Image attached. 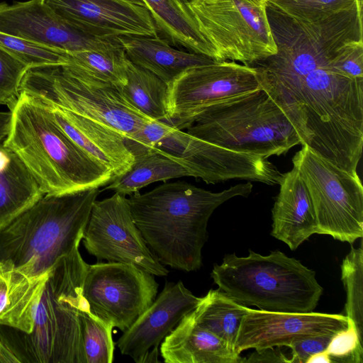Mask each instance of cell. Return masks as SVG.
<instances>
[{
  "instance_id": "9c48e42d",
  "label": "cell",
  "mask_w": 363,
  "mask_h": 363,
  "mask_svg": "<svg viewBox=\"0 0 363 363\" xmlns=\"http://www.w3.org/2000/svg\"><path fill=\"white\" fill-rule=\"evenodd\" d=\"M267 5L268 0H189L216 61H238L248 66L277 52Z\"/></svg>"
},
{
  "instance_id": "ac0fdd59",
  "label": "cell",
  "mask_w": 363,
  "mask_h": 363,
  "mask_svg": "<svg viewBox=\"0 0 363 363\" xmlns=\"http://www.w3.org/2000/svg\"><path fill=\"white\" fill-rule=\"evenodd\" d=\"M191 177L208 184L230 179H244L268 185L279 184L283 173L267 158L229 150L187 133L179 156Z\"/></svg>"
},
{
  "instance_id": "5b68a950",
  "label": "cell",
  "mask_w": 363,
  "mask_h": 363,
  "mask_svg": "<svg viewBox=\"0 0 363 363\" xmlns=\"http://www.w3.org/2000/svg\"><path fill=\"white\" fill-rule=\"evenodd\" d=\"M211 277L218 289L245 306L261 310L309 313L318 305L323 288L315 272L279 250L247 257L227 254L214 264Z\"/></svg>"
},
{
  "instance_id": "8992f818",
  "label": "cell",
  "mask_w": 363,
  "mask_h": 363,
  "mask_svg": "<svg viewBox=\"0 0 363 363\" xmlns=\"http://www.w3.org/2000/svg\"><path fill=\"white\" fill-rule=\"evenodd\" d=\"M88 265L77 246L47 272L32 332L24 333L30 363H85L80 312Z\"/></svg>"
},
{
  "instance_id": "4fadbf2b",
  "label": "cell",
  "mask_w": 363,
  "mask_h": 363,
  "mask_svg": "<svg viewBox=\"0 0 363 363\" xmlns=\"http://www.w3.org/2000/svg\"><path fill=\"white\" fill-rule=\"evenodd\" d=\"M82 240L98 261L131 264L158 277L168 274L144 240L124 195L115 193L94 202Z\"/></svg>"
},
{
  "instance_id": "f546056e",
  "label": "cell",
  "mask_w": 363,
  "mask_h": 363,
  "mask_svg": "<svg viewBox=\"0 0 363 363\" xmlns=\"http://www.w3.org/2000/svg\"><path fill=\"white\" fill-rule=\"evenodd\" d=\"M80 322L85 363H111L115 349L113 326L95 315L88 303L80 312Z\"/></svg>"
},
{
  "instance_id": "277c9868",
  "label": "cell",
  "mask_w": 363,
  "mask_h": 363,
  "mask_svg": "<svg viewBox=\"0 0 363 363\" xmlns=\"http://www.w3.org/2000/svg\"><path fill=\"white\" fill-rule=\"evenodd\" d=\"M99 193L90 188L44 194L0 230V264L31 277L45 274L79 246Z\"/></svg>"
},
{
  "instance_id": "d6a6232c",
  "label": "cell",
  "mask_w": 363,
  "mask_h": 363,
  "mask_svg": "<svg viewBox=\"0 0 363 363\" xmlns=\"http://www.w3.org/2000/svg\"><path fill=\"white\" fill-rule=\"evenodd\" d=\"M285 14L302 21H315L347 10L357 0H268Z\"/></svg>"
},
{
  "instance_id": "603a6c76",
  "label": "cell",
  "mask_w": 363,
  "mask_h": 363,
  "mask_svg": "<svg viewBox=\"0 0 363 363\" xmlns=\"http://www.w3.org/2000/svg\"><path fill=\"white\" fill-rule=\"evenodd\" d=\"M45 194L18 155L0 143V230Z\"/></svg>"
},
{
  "instance_id": "30bf717a",
  "label": "cell",
  "mask_w": 363,
  "mask_h": 363,
  "mask_svg": "<svg viewBox=\"0 0 363 363\" xmlns=\"http://www.w3.org/2000/svg\"><path fill=\"white\" fill-rule=\"evenodd\" d=\"M313 202L319 234L353 244L363 236V188L353 175L306 145L292 158Z\"/></svg>"
},
{
  "instance_id": "60d3db41",
  "label": "cell",
  "mask_w": 363,
  "mask_h": 363,
  "mask_svg": "<svg viewBox=\"0 0 363 363\" xmlns=\"http://www.w3.org/2000/svg\"><path fill=\"white\" fill-rule=\"evenodd\" d=\"M331 363V360L325 351L315 354L310 357L306 363Z\"/></svg>"
},
{
  "instance_id": "e0dca14e",
  "label": "cell",
  "mask_w": 363,
  "mask_h": 363,
  "mask_svg": "<svg viewBox=\"0 0 363 363\" xmlns=\"http://www.w3.org/2000/svg\"><path fill=\"white\" fill-rule=\"evenodd\" d=\"M201 298L194 295L181 281L166 282L157 298L117 341L121 353L136 363H144L147 354L158 351L164 338L184 315L196 308Z\"/></svg>"
},
{
  "instance_id": "ffe728a7",
  "label": "cell",
  "mask_w": 363,
  "mask_h": 363,
  "mask_svg": "<svg viewBox=\"0 0 363 363\" xmlns=\"http://www.w3.org/2000/svg\"><path fill=\"white\" fill-rule=\"evenodd\" d=\"M272 214L271 235L295 250L313 234H319L308 189L296 168L285 174L279 184Z\"/></svg>"
},
{
  "instance_id": "8d00e7d4",
  "label": "cell",
  "mask_w": 363,
  "mask_h": 363,
  "mask_svg": "<svg viewBox=\"0 0 363 363\" xmlns=\"http://www.w3.org/2000/svg\"><path fill=\"white\" fill-rule=\"evenodd\" d=\"M335 65L349 77L363 79V38L347 43L337 55Z\"/></svg>"
},
{
  "instance_id": "5bb4252c",
  "label": "cell",
  "mask_w": 363,
  "mask_h": 363,
  "mask_svg": "<svg viewBox=\"0 0 363 363\" xmlns=\"http://www.w3.org/2000/svg\"><path fill=\"white\" fill-rule=\"evenodd\" d=\"M0 32L66 52L123 48L118 38L88 35L40 0L0 3Z\"/></svg>"
},
{
  "instance_id": "cb8c5ba5",
  "label": "cell",
  "mask_w": 363,
  "mask_h": 363,
  "mask_svg": "<svg viewBox=\"0 0 363 363\" xmlns=\"http://www.w3.org/2000/svg\"><path fill=\"white\" fill-rule=\"evenodd\" d=\"M47 272L31 277L0 264V324L32 332Z\"/></svg>"
},
{
  "instance_id": "44dd1931",
  "label": "cell",
  "mask_w": 363,
  "mask_h": 363,
  "mask_svg": "<svg viewBox=\"0 0 363 363\" xmlns=\"http://www.w3.org/2000/svg\"><path fill=\"white\" fill-rule=\"evenodd\" d=\"M166 363H240L224 340L200 325L194 310L184 315L160 345Z\"/></svg>"
},
{
  "instance_id": "8fae6325",
  "label": "cell",
  "mask_w": 363,
  "mask_h": 363,
  "mask_svg": "<svg viewBox=\"0 0 363 363\" xmlns=\"http://www.w3.org/2000/svg\"><path fill=\"white\" fill-rule=\"evenodd\" d=\"M262 89L255 67L213 61L189 68L168 84L167 123L186 129L209 107Z\"/></svg>"
},
{
  "instance_id": "7c38bea8",
  "label": "cell",
  "mask_w": 363,
  "mask_h": 363,
  "mask_svg": "<svg viewBox=\"0 0 363 363\" xmlns=\"http://www.w3.org/2000/svg\"><path fill=\"white\" fill-rule=\"evenodd\" d=\"M155 275L128 263L89 264L83 294L90 311L123 333L154 301L158 291Z\"/></svg>"
},
{
  "instance_id": "d6986e66",
  "label": "cell",
  "mask_w": 363,
  "mask_h": 363,
  "mask_svg": "<svg viewBox=\"0 0 363 363\" xmlns=\"http://www.w3.org/2000/svg\"><path fill=\"white\" fill-rule=\"evenodd\" d=\"M48 106L65 133L89 157L108 168L113 179L132 166L135 157L120 133L76 113Z\"/></svg>"
},
{
  "instance_id": "52a82bcc",
  "label": "cell",
  "mask_w": 363,
  "mask_h": 363,
  "mask_svg": "<svg viewBox=\"0 0 363 363\" xmlns=\"http://www.w3.org/2000/svg\"><path fill=\"white\" fill-rule=\"evenodd\" d=\"M186 133L229 150L266 158L285 154L301 144L292 124L262 89L209 107Z\"/></svg>"
},
{
  "instance_id": "7402d4cb",
  "label": "cell",
  "mask_w": 363,
  "mask_h": 363,
  "mask_svg": "<svg viewBox=\"0 0 363 363\" xmlns=\"http://www.w3.org/2000/svg\"><path fill=\"white\" fill-rule=\"evenodd\" d=\"M128 59L167 85L185 70L215 61L205 55L174 48L159 36L118 37Z\"/></svg>"
},
{
  "instance_id": "f1b7e54d",
  "label": "cell",
  "mask_w": 363,
  "mask_h": 363,
  "mask_svg": "<svg viewBox=\"0 0 363 363\" xmlns=\"http://www.w3.org/2000/svg\"><path fill=\"white\" fill-rule=\"evenodd\" d=\"M128 62L124 49L119 48L69 52L67 63L91 77L120 89L127 82Z\"/></svg>"
},
{
  "instance_id": "d4e9b609",
  "label": "cell",
  "mask_w": 363,
  "mask_h": 363,
  "mask_svg": "<svg viewBox=\"0 0 363 363\" xmlns=\"http://www.w3.org/2000/svg\"><path fill=\"white\" fill-rule=\"evenodd\" d=\"M155 21L158 36L173 46L205 55L216 61V54L201 33L189 0H142Z\"/></svg>"
},
{
  "instance_id": "74e56055",
  "label": "cell",
  "mask_w": 363,
  "mask_h": 363,
  "mask_svg": "<svg viewBox=\"0 0 363 363\" xmlns=\"http://www.w3.org/2000/svg\"><path fill=\"white\" fill-rule=\"evenodd\" d=\"M335 335H313L293 341L288 346L291 350V363H306L312 355L325 351Z\"/></svg>"
},
{
  "instance_id": "3957f363",
  "label": "cell",
  "mask_w": 363,
  "mask_h": 363,
  "mask_svg": "<svg viewBox=\"0 0 363 363\" xmlns=\"http://www.w3.org/2000/svg\"><path fill=\"white\" fill-rule=\"evenodd\" d=\"M9 131L4 144L21 159L45 194L99 188L113 179L65 133L50 107L21 91L11 106Z\"/></svg>"
},
{
  "instance_id": "e575fe53",
  "label": "cell",
  "mask_w": 363,
  "mask_h": 363,
  "mask_svg": "<svg viewBox=\"0 0 363 363\" xmlns=\"http://www.w3.org/2000/svg\"><path fill=\"white\" fill-rule=\"evenodd\" d=\"M348 320L347 328L333 336L325 350L331 362H363L362 340L353 322Z\"/></svg>"
},
{
  "instance_id": "836d02e7",
  "label": "cell",
  "mask_w": 363,
  "mask_h": 363,
  "mask_svg": "<svg viewBox=\"0 0 363 363\" xmlns=\"http://www.w3.org/2000/svg\"><path fill=\"white\" fill-rule=\"evenodd\" d=\"M28 69L26 64L0 46V105L9 108L16 102Z\"/></svg>"
},
{
  "instance_id": "ab89813d",
  "label": "cell",
  "mask_w": 363,
  "mask_h": 363,
  "mask_svg": "<svg viewBox=\"0 0 363 363\" xmlns=\"http://www.w3.org/2000/svg\"><path fill=\"white\" fill-rule=\"evenodd\" d=\"M11 111H0V143L6 137L11 125Z\"/></svg>"
},
{
  "instance_id": "4316f807",
  "label": "cell",
  "mask_w": 363,
  "mask_h": 363,
  "mask_svg": "<svg viewBox=\"0 0 363 363\" xmlns=\"http://www.w3.org/2000/svg\"><path fill=\"white\" fill-rule=\"evenodd\" d=\"M126 77V84L118 89L125 99L148 118L167 123L168 85L129 60Z\"/></svg>"
},
{
  "instance_id": "4dcf8cb0",
  "label": "cell",
  "mask_w": 363,
  "mask_h": 363,
  "mask_svg": "<svg viewBox=\"0 0 363 363\" xmlns=\"http://www.w3.org/2000/svg\"><path fill=\"white\" fill-rule=\"evenodd\" d=\"M341 279L346 291L345 311L357 334L362 340L363 325V249L360 247L351 249L341 265Z\"/></svg>"
},
{
  "instance_id": "d590c367",
  "label": "cell",
  "mask_w": 363,
  "mask_h": 363,
  "mask_svg": "<svg viewBox=\"0 0 363 363\" xmlns=\"http://www.w3.org/2000/svg\"><path fill=\"white\" fill-rule=\"evenodd\" d=\"M30 363L24 332L0 324V363Z\"/></svg>"
},
{
  "instance_id": "ba28073f",
  "label": "cell",
  "mask_w": 363,
  "mask_h": 363,
  "mask_svg": "<svg viewBox=\"0 0 363 363\" xmlns=\"http://www.w3.org/2000/svg\"><path fill=\"white\" fill-rule=\"evenodd\" d=\"M21 91L44 104L102 123L130 140L152 121L123 96L118 88L91 77L67 63L28 68Z\"/></svg>"
},
{
  "instance_id": "1f68e13d",
  "label": "cell",
  "mask_w": 363,
  "mask_h": 363,
  "mask_svg": "<svg viewBox=\"0 0 363 363\" xmlns=\"http://www.w3.org/2000/svg\"><path fill=\"white\" fill-rule=\"evenodd\" d=\"M0 46L28 68L64 65L68 60V53L65 51L1 32Z\"/></svg>"
},
{
  "instance_id": "9a60e30c",
  "label": "cell",
  "mask_w": 363,
  "mask_h": 363,
  "mask_svg": "<svg viewBox=\"0 0 363 363\" xmlns=\"http://www.w3.org/2000/svg\"><path fill=\"white\" fill-rule=\"evenodd\" d=\"M40 1L90 36H158L152 16L142 0Z\"/></svg>"
},
{
  "instance_id": "b9f144b4",
  "label": "cell",
  "mask_w": 363,
  "mask_h": 363,
  "mask_svg": "<svg viewBox=\"0 0 363 363\" xmlns=\"http://www.w3.org/2000/svg\"><path fill=\"white\" fill-rule=\"evenodd\" d=\"M359 16L363 17V0H357Z\"/></svg>"
},
{
  "instance_id": "f35d334b",
  "label": "cell",
  "mask_w": 363,
  "mask_h": 363,
  "mask_svg": "<svg viewBox=\"0 0 363 363\" xmlns=\"http://www.w3.org/2000/svg\"><path fill=\"white\" fill-rule=\"evenodd\" d=\"M247 362H289L291 359L287 358L279 350L273 347L265 348L259 350H255L245 358L240 357V363Z\"/></svg>"
},
{
  "instance_id": "6da1fadb",
  "label": "cell",
  "mask_w": 363,
  "mask_h": 363,
  "mask_svg": "<svg viewBox=\"0 0 363 363\" xmlns=\"http://www.w3.org/2000/svg\"><path fill=\"white\" fill-rule=\"evenodd\" d=\"M339 53L289 67H260L257 74L261 88L287 117L301 145L357 175L363 146V79L337 69Z\"/></svg>"
},
{
  "instance_id": "2e32d148",
  "label": "cell",
  "mask_w": 363,
  "mask_h": 363,
  "mask_svg": "<svg viewBox=\"0 0 363 363\" xmlns=\"http://www.w3.org/2000/svg\"><path fill=\"white\" fill-rule=\"evenodd\" d=\"M348 320L347 316L340 314L276 312L247 307L238 333L235 351L240 354L248 349L288 347L303 337L334 335L346 329Z\"/></svg>"
},
{
  "instance_id": "83f0119b",
  "label": "cell",
  "mask_w": 363,
  "mask_h": 363,
  "mask_svg": "<svg viewBox=\"0 0 363 363\" xmlns=\"http://www.w3.org/2000/svg\"><path fill=\"white\" fill-rule=\"evenodd\" d=\"M247 307L238 303L218 289L210 290L194 310L197 323L224 340L235 343Z\"/></svg>"
},
{
  "instance_id": "484cf974",
  "label": "cell",
  "mask_w": 363,
  "mask_h": 363,
  "mask_svg": "<svg viewBox=\"0 0 363 363\" xmlns=\"http://www.w3.org/2000/svg\"><path fill=\"white\" fill-rule=\"evenodd\" d=\"M182 177H191V173L180 158L152 149L135 156L130 169L110 182L104 190L131 195L153 182Z\"/></svg>"
},
{
  "instance_id": "7a4b0ae2",
  "label": "cell",
  "mask_w": 363,
  "mask_h": 363,
  "mask_svg": "<svg viewBox=\"0 0 363 363\" xmlns=\"http://www.w3.org/2000/svg\"><path fill=\"white\" fill-rule=\"evenodd\" d=\"M248 182L212 192L186 182L164 183L150 191L130 195L133 220L144 240L164 266L186 272L202 265V248L213 212L235 196H247Z\"/></svg>"
}]
</instances>
